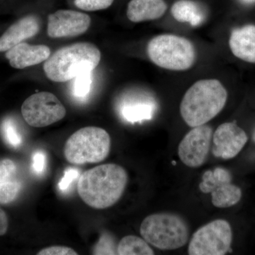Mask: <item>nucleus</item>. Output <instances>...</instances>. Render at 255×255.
<instances>
[{
	"mask_svg": "<svg viewBox=\"0 0 255 255\" xmlns=\"http://www.w3.org/2000/svg\"><path fill=\"white\" fill-rule=\"evenodd\" d=\"M38 255H77L76 251L65 246H52L42 249L37 253Z\"/></svg>",
	"mask_w": 255,
	"mask_h": 255,
	"instance_id": "obj_28",
	"label": "nucleus"
},
{
	"mask_svg": "<svg viewBox=\"0 0 255 255\" xmlns=\"http://www.w3.org/2000/svg\"><path fill=\"white\" fill-rule=\"evenodd\" d=\"M92 83V71L84 72L75 77L73 94L78 98H85L90 93Z\"/></svg>",
	"mask_w": 255,
	"mask_h": 255,
	"instance_id": "obj_20",
	"label": "nucleus"
},
{
	"mask_svg": "<svg viewBox=\"0 0 255 255\" xmlns=\"http://www.w3.org/2000/svg\"><path fill=\"white\" fill-rule=\"evenodd\" d=\"M1 130L5 140L13 147H18L22 143V138L14 122L10 119H6L1 125Z\"/></svg>",
	"mask_w": 255,
	"mask_h": 255,
	"instance_id": "obj_22",
	"label": "nucleus"
},
{
	"mask_svg": "<svg viewBox=\"0 0 255 255\" xmlns=\"http://www.w3.org/2000/svg\"><path fill=\"white\" fill-rule=\"evenodd\" d=\"M229 46L236 58L247 63H255V25L234 28L230 36Z\"/></svg>",
	"mask_w": 255,
	"mask_h": 255,
	"instance_id": "obj_16",
	"label": "nucleus"
},
{
	"mask_svg": "<svg viewBox=\"0 0 255 255\" xmlns=\"http://www.w3.org/2000/svg\"><path fill=\"white\" fill-rule=\"evenodd\" d=\"M158 110L157 100L150 92H130L121 98L118 104L119 115L128 123H141L150 121Z\"/></svg>",
	"mask_w": 255,
	"mask_h": 255,
	"instance_id": "obj_11",
	"label": "nucleus"
},
{
	"mask_svg": "<svg viewBox=\"0 0 255 255\" xmlns=\"http://www.w3.org/2000/svg\"><path fill=\"white\" fill-rule=\"evenodd\" d=\"M101 52L90 43H77L57 50L43 64L47 78L55 82L73 80L84 72L93 71L100 63Z\"/></svg>",
	"mask_w": 255,
	"mask_h": 255,
	"instance_id": "obj_3",
	"label": "nucleus"
},
{
	"mask_svg": "<svg viewBox=\"0 0 255 255\" xmlns=\"http://www.w3.org/2000/svg\"><path fill=\"white\" fill-rule=\"evenodd\" d=\"M213 133L211 127L206 124L188 132L178 147V155L183 163L191 168L202 166L209 155Z\"/></svg>",
	"mask_w": 255,
	"mask_h": 255,
	"instance_id": "obj_10",
	"label": "nucleus"
},
{
	"mask_svg": "<svg viewBox=\"0 0 255 255\" xmlns=\"http://www.w3.org/2000/svg\"><path fill=\"white\" fill-rule=\"evenodd\" d=\"M232 179V174L227 169L216 167L204 172L199 189L204 194H211L215 207H231L241 201L243 194L241 188L233 184Z\"/></svg>",
	"mask_w": 255,
	"mask_h": 255,
	"instance_id": "obj_9",
	"label": "nucleus"
},
{
	"mask_svg": "<svg viewBox=\"0 0 255 255\" xmlns=\"http://www.w3.org/2000/svg\"><path fill=\"white\" fill-rule=\"evenodd\" d=\"M8 219L2 209H0V236H4L8 229Z\"/></svg>",
	"mask_w": 255,
	"mask_h": 255,
	"instance_id": "obj_29",
	"label": "nucleus"
},
{
	"mask_svg": "<svg viewBox=\"0 0 255 255\" xmlns=\"http://www.w3.org/2000/svg\"><path fill=\"white\" fill-rule=\"evenodd\" d=\"M21 114L32 127H48L62 120L66 110L56 96L48 92H38L30 96L21 106Z\"/></svg>",
	"mask_w": 255,
	"mask_h": 255,
	"instance_id": "obj_8",
	"label": "nucleus"
},
{
	"mask_svg": "<svg viewBox=\"0 0 255 255\" xmlns=\"http://www.w3.org/2000/svg\"><path fill=\"white\" fill-rule=\"evenodd\" d=\"M164 0H131L128 5V18L132 22L152 21L162 17L167 10Z\"/></svg>",
	"mask_w": 255,
	"mask_h": 255,
	"instance_id": "obj_17",
	"label": "nucleus"
},
{
	"mask_svg": "<svg viewBox=\"0 0 255 255\" xmlns=\"http://www.w3.org/2000/svg\"><path fill=\"white\" fill-rule=\"evenodd\" d=\"M147 53L156 65L174 71L189 70L196 59L195 48L191 41L174 34L154 37L147 45Z\"/></svg>",
	"mask_w": 255,
	"mask_h": 255,
	"instance_id": "obj_5",
	"label": "nucleus"
},
{
	"mask_svg": "<svg viewBox=\"0 0 255 255\" xmlns=\"http://www.w3.org/2000/svg\"><path fill=\"white\" fill-rule=\"evenodd\" d=\"M253 140H254V142H255V129L254 132H253Z\"/></svg>",
	"mask_w": 255,
	"mask_h": 255,
	"instance_id": "obj_31",
	"label": "nucleus"
},
{
	"mask_svg": "<svg viewBox=\"0 0 255 255\" xmlns=\"http://www.w3.org/2000/svg\"><path fill=\"white\" fill-rule=\"evenodd\" d=\"M32 168L36 174H43L46 167V155L43 151L38 150L33 153Z\"/></svg>",
	"mask_w": 255,
	"mask_h": 255,
	"instance_id": "obj_27",
	"label": "nucleus"
},
{
	"mask_svg": "<svg viewBox=\"0 0 255 255\" xmlns=\"http://www.w3.org/2000/svg\"><path fill=\"white\" fill-rule=\"evenodd\" d=\"M140 233L147 243L161 251L182 248L189 241L187 223L177 215L161 213L147 216L140 225Z\"/></svg>",
	"mask_w": 255,
	"mask_h": 255,
	"instance_id": "obj_4",
	"label": "nucleus"
},
{
	"mask_svg": "<svg viewBox=\"0 0 255 255\" xmlns=\"http://www.w3.org/2000/svg\"><path fill=\"white\" fill-rule=\"evenodd\" d=\"M21 189V183L14 179L0 182V204H6L12 202L17 197Z\"/></svg>",
	"mask_w": 255,
	"mask_h": 255,
	"instance_id": "obj_21",
	"label": "nucleus"
},
{
	"mask_svg": "<svg viewBox=\"0 0 255 255\" xmlns=\"http://www.w3.org/2000/svg\"><path fill=\"white\" fill-rule=\"evenodd\" d=\"M233 232L226 220L217 219L199 228L193 235L189 255H224L231 251Z\"/></svg>",
	"mask_w": 255,
	"mask_h": 255,
	"instance_id": "obj_7",
	"label": "nucleus"
},
{
	"mask_svg": "<svg viewBox=\"0 0 255 255\" xmlns=\"http://www.w3.org/2000/svg\"><path fill=\"white\" fill-rule=\"evenodd\" d=\"M39 29V20L36 16L31 15L21 18L0 37V52L7 51L24 40L36 36Z\"/></svg>",
	"mask_w": 255,
	"mask_h": 255,
	"instance_id": "obj_15",
	"label": "nucleus"
},
{
	"mask_svg": "<svg viewBox=\"0 0 255 255\" xmlns=\"http://www.w3.org/2000/svg\"><path fill=\"white\" fill-rule=\"evenodd\" d=\"M16 171V164L11 159H5L0 161V182L12 180Z\"/></svg>",
	"mask_w": 255,
	"mask_h": 255,
	"instance_id": "obj_25",
	"label": "nucleus"
},
{
	"mask_svg": "<svg viewBox=\"0 0 255 255\" xmlns=\"http://www.w3.org/2000/svg\"><path fill=\"white\" fill-rule=\"evenodd\" d=\"M155 254L147 242L135 236H125L117 246V255H152Z\"/></svg>",
	"mask_w": 255,
	"mask_h": 255,
	"instance_id": "obj_19",
	"label": "nucleus"
},
{
	"mask_svg": "<svg viewBox=\"0 0 255 255\" xmlns=\"http://www.w3.org/2000/svg\"><path fill=\"white\" fill-rule=\"evenodd\" d=\"M6 59L16 69H23L46 61L50 55V50L45 45H30L21 43L8 50Z\"/></svg>",
	"mask_w": 255,
	"mask_h": 255,
	"instance_id": "obj_14",
	"label": "nucleus"
},
{
	"mask_svg": "<svg viewBox=\"0 0 255 255\" xmlns=\"http://www.w3.org/2000/svg\"><path fill=\"white\" fill-rule=\"evenodd\" d=\"M94 255H117V246L113 236L105 233L100 237L93 251Z\"/></svg>",
	"mask_w": 255,
	"mask_h": 255,
	"instance_id": "obj_23",
	"label": "nucleus"
},
{
	"mask_svg": "<svg viewBox=\"0 0 255 255\" xmlns=\"http://www.w3.org/2000/svg\"><path fill=\"white\" fill-rule=\"evenodd\" d=\"M79 176H80V171L78 169H67L63 177L62 178L59 184H58L60 190L62 191L68 190L74 181L78 179Z\"/></svg>",
	"mask_w": 255,
	"mask_h": 255,
	"instance_id": "obj_26",
	"label": "nucleus"
},
{
	"mask_svg": "<svg viewBox=\"0 0 255 255\" xmlns=\"http://www.w3.org/2000/svg\"><path fill=\"white\" fill-rule=\"evenodd\" d=\"M173 17L181 23L199 26L205 20V11L199 3L193 0H179L171 9Z\"/></svg>",
	"mask_w": 255,
	"mask_h": 255,
	"instance_id": "obj_18",
	"label": "nucleus"
},
{
	"mask_svg": "<svg viewBox=\"0 0 255 255\" xmlns=\"http://www.w3.org/2000/svg\"><path fill=\"white\" fill-rule=\"evenodd\" d=\"M128 174L122 166L105 164L85 171L79 177L78 191L90 207L105 209L122 198L127 187Z\"/></svg>",
	"mask_w": 255,
	"mask_h": 255,
	"instance_id": "obj_1",
	"label": "nucleus"
},
{
	"mask_svg": "<svg viewBox=\"0 0 255 255\" xmlns=\"http://www.w3.org/2000/svg\"><path fill=\"white\" fill-rule=\"evenodd\" d=\"M240 1L245 4H253L255 3V0H240Z\"/></svg>",
	"mask_w": 255,
	"mask_h": 255,
	"instance_id": "obj_30",
	"label": "nucleus"
},
{
	"mask_svg": "<svg viewBox=\"0 0 255 255\" xmlns=\"http://www.w3.org/2000/svg\"><path fill=\"white\" fill-rule=\"evenodd\" d=\"M246 131L236 122L220 125L213 133L212 153L218 158H234L248 142Z\"/></svg>",
	"mask_w": 255,
	"mask_h": 255,
	"instance_id": "obj_12",
	"label": "nucleus"
},
{
	"mask_svg": "<svg viewBox=\"0 0 255 255\" xmlns=\"http://www.w3.org/2000/svg\"><path fill=\"white\" fill-rule=\"evenodd\" d=\"M88 14L73 10H58L48 18L47 33L50 38H60L83 34L90 28Z\"/></svg>",
	"mask_w": 255,
	"mask_h": 255,
	"instance_id": "obj_13",
	"label": "nucleus"
},
{
	"mask_svg": "<svg viewBox=\"0 0 255 255\" xmlns=\"http://www.w3.org/2000/svg\"><path fill=\"white\" fill-rule=\"evenodd\" d=\"M228 92L215 79L201 80L187 90L180 105L183 120L191 128L204 125L224 108Z\"/></svg>",
	"mask_w": 255,
	"mask_h": 255,
	"instance_id": "obj_2",
	"label": "nucleus"
},
{
	"mask_svg": "<svg viewBox=\"0 0 255 255\" xmlns=\"http://www.w3.org/2000/svg\"><path fill=\"white\" fill-rule=\"evenodd\" d=\"M110 149L108 132L101 128L88 127L82 128L69 137L64 155L72 164L97 163L108 157Z\"/></svg>",
	"mask_w": 255,
	"mask_h": 255,
	"instance_id": "obj_6",
	"label": "nucleus"
},
{
	"mask_svg": "<svg viewBox=\"0 0 255 255\" xmlns=\"http://www.w3.org/2000/svg\"><path fill=\"white\" fill-rule=\"evenodd\" d=\"M114 0H75V4L85 11H98L110 7Z\"/></svg>",
	"mask_w": 255,
	"mask_h": 255,
	"instance_id": "obj_24",
	"label": "nucleus"
}]
</instances>
